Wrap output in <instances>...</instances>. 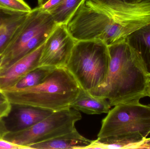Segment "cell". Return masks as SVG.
Returning <instances> with one entry per match:
<instances>
[{"mask_svg":"<svg viewBox=\"0 0 150 149\" xmlns=\"http://www.w3.org/2000/svg\"><path fill=\"white\" fill-rule=\"evenodd\" d=\"M150 21L143 0H83L66 26L76 41L100 40L109 46L125 41Z\"/></svg>","mask_w":150,"mask_h":149,"instance_id":"cell-1","label":"cell"},{"mask_svg":"<svg viewBox=\"0 0 150 149\" xmlns=\"http://www.w3.org/2000/svg\"><path fill=\"white\" fill-rule=\"evenodd\" d=\"M108 49L110 63L105 85L92 95L105 98L111 107L140 102L147 96L149 75L140 56L127 39Z\"/></svg>","mask_w":150,"mask_h":149,"instance_id":"cell-2","label":"cell"},{"mask_svg":"<svg viewBox=\"0 0 150 149\" xmlns=\"http://www.w3.org/2000/svg\"><path fill=\"white\" fill-rule=\"evenodd\" d=\"M80 88L65 67L55 68L41 83L19 90H3V94L11 105L30 106L53 112L70 108Z\"/></svg>","mask_w":150,"mask_h":149,"instance_id":"cell-3","label":"cell"},{"mask_svg":"<svg viewBox=\"0 0 150 149\" xmlns=\"http://www.w3.org/2000/svg\"><path fill=\"white\" fill-rule=\"evenodd\" d=\"M110 63L108 46L100 40L76 41L66 68L80 88L92 94L105 86Z\"/></svg>","mask_w":150,"mask_h":149,"instance_id":"cell-4","label":"cell"},{"mask_svg":"<svg viewBox=\"0 0 150 149\" xmlns=\"http://www.w3.org/2000/svg\"><path fill=\"white\" fill-rule=\"evenodd\" d=\"M101 122L98 139L139 134L147 138L150 134V105L140 102L114 106Z\"/></svg>","mask_w":150,"mask_h":149,"instance_id":"cell-5","label":"cell"},{"mask_svg":"<svg viewBox=\"0 0 150 149\" xmlns=\"http://www.w3.org/2000/svg\"><path fill=\"white\" fill-rule=\"evenodd\" d=\"M82 119L79 111L69 108L54 112L33 126L25 129L9 131L3 139L26 147L51 140L76 129L75 124Z\"/></svg>","mask_w":150,"mask_h":149,"instance_id":"cell-6","label":"cell"},{"mask_svg":"<svg viewBox=\"0 0 150 149\" xmlns=\"http://www.w3.org/2000/svg\"><path fill=\"white\" fill-rule=\"evenodd\" d=\"M57 25L49 12L40 7L32 9L0 59V71L17 61L25 46L35 36Z\"/></svg>","mask_w":150,"mask_h":149,"instance_id":"cell-7","label":"cell"},{"mask_svg":"<svg viewBox=\"0 0 150 149\" xmlns=\"http://www.w3.org/2000/svg\"><path fill=\"white\" fill-rule=\"evenodd\" d=\"M76 42L66 24H58L45 42L39 66L66 68Z\"/></svg>","mask_w":150,"mask_h":149,"instance_id":"cell-8","label":"cell"},{"mask_svg":"<svg viewBox=\"0 0 150 149\" xmlns=\"http://www.w3.org/2000/svg\"><path fill=\"white\" fill-rule=\"evenodd\" d=\"M45 43L6 69L0 71L1 89L11 87L26 74L39 67Z\"/></svg>","mask_w":150,"mask_h":149,"instance_id":"cell-9","label":"cell"},{"mask_svg":"<svg viewBox=\"0 0 150 149\" xmlns=\"http://www.w3.org/2000/svg\"><path fill=\"white\" fill-rule=\"evenodd\" d=\"M29 13H15L0 9V59Z\"/></svg>","mask_w":150,"mask_h":149,"instance_id":"cell-10","label":"cell"},{"mask_svg":"<svg viewBox=\"0 0 150 149\" xmlns=\"http://www.w3.org/2000/svg\"><path fill=\"white\" fill-rule=\"evenodd\" d=\"M91 141L81 135L76 129L51 140L28 146L29 149H86Z\"/></svg>","mask_w":150,"mask_h":149,"instance_id":"cell-11","label":"cell"},{"mask_svg":"<svg viewBox=\"0 0 150 149\" xmlns=\"http://www.w3.org/2000/svg\"><path fill=\"white\" fill-rule=\"evenodd\" d=\"M111 107L108 101L105 98L92 95L81 88L70 106L71 108L88 115L108 113Z\"/></svg>","mask_w":150,"mask_h":149,"instance_id":"cell-12","label":"cell"},{"mask_svg":"<svg viewBox=\"0 0 150 149\" xmlns=\"http://www.w3.org/2000/svg\"><path fill=\"white\" fill-rule=\"evenodd\" d=\"M145 139L139 134L97 139L86 149H137Z\"/></svg>","mask_w":150,"mask_h":149,"instance_id":"cell-13","label":"cell"},{"mask_svg":"<svg viewBox=\"0 0 150 149\" xmlns=\"http://www.w3.org/2000/svg\"><path fill=\"white\" fill-rule=\"evenodd\" d=\"M129 45L138 53L148 73H150V23L127 38Z\"/></svg>","mask_w":150,"mask_h":149,"instance_id":"cell-14","label":"cell"},{"mask_svg":"<svg viewBox=\"0 0 150 149\" xmlns=\"http://www.w3.org/2000/svg\"><path fill=\"white\" fill-rule=\"evenodd\" d=\"M15 113L16 130L25 129L33 126L49 116L53 111L30 106H18Z\"/></svg>","mask_w":150,"mask_h":149,"instance_id":"cell-15","label":"cell"},{"mask_svg":"<svg viewBox=\"0 0 150 149\" xmlns=\"http://www.w3.org/2000/svg\"><path fill=\"white\" fill-rule=\"evenodd\" d=\"M83 0H64L48 11L58 24H66Z\"/></svg>","mask_w":150,"mask_h":149,"instance_id":"cell-16","label":"cell"},{"mask_svg":"<svg viewBox=\"0 0 150 149\" xmlns=\"http://www.w3.org/2000/svg\"><path fill=\"white\" fill-rule=\"evenodd\" d=\"M53 69L46 66H39L25 75L14 86L4 90H19L35 86L41 83Z\"/></svg>","mask_w":150,"mask_h":149,"instance_id":"cell-17","label":"cell"},{"mask_svg":"<svg viewBox=\"0 0 150 149\" xmlns=\"http://www.w3.org/2000/svg\"><path fill=\"white\" fill-rule=\"evenodd\" d=\"M0 9L15 13H29L30 6L23 0H0Z\"/></svg>","mask_w":150,"mask_h":149,"instance_id":"cell-18","label":"cell"},{"mask_svg":"<svg viewBox=\"0 0 150 149\" xmlns=\"http://www.w3.org/2000/svg\"><path fill=\"white\" fill-rule=\"evenodd\" d=\"M12 105L3 94H0V119L8 117L11 110Z\"/></svg>","mask_w":150,"mask_h":149,"instance_id":"cell-19","label":"cell"},{"mask_svg":"<svg viewBox=\"0 0 150 149\" xmlns=\"http://www.w3.org/2000/svg\"><path fill=\"white\" fill-rule=\"evenodd\" d=\"M0 149H27L23 146L12 143L4 139H0Z\"/></svg>","mask_w":150,"mask_h":149,"instance_id":"cell-20","label":"cell"},{"mask_svg":"<svg viewBox=\"0 0 150 149\" xmlns=\"http://www.w3.org/2000/svg\"><path fill=\"white\" fill-rule=\"evenodd\" d=\"M64 0H50L47 2L45 5L41 6L40 8L45 10V11L48 12L49 10L54 8V7L58 6ZM39 7V6H38Z\"/></svg>","mask_w":150,"mask_h":149,"instance_id":"cell-21","label":"cell"},{"mask_svg":"<svg viewBox=\"0 0 150 149\" xmlns=\"http://www.w3.org/2000/svg\"><path fill=\"white\" fill-rule=\"evenodd\" d=\"M9 131L3 119H0V139H3L4 136Z\"/></svg>","mask_w":150,"mask_h":149,"instance_id":"cell-22","label":"cell"},{"mask_svg":"<svg viewBox=\"0 0 150 149\" xmlns=\"http://www.w3.org/2000/svg\"><path fill=\"white\" fill-rule=\"evenodd\" d=\"M137 149H150V138H145Z\"/></svg>","mask_w":150,"mask_h":149,"instance_id":"cell-23","label":"cell"},{"mask_svg":"<svg viewBox=\"0 0 150 149\" xmlns=\"http://www.w3.org/2000/svg\"><path fill=\"white\" fill-rule=\"evenodd\" d=\"M146 93H147V96L150 98V73H149V75H148Z\"/></svg>","mask_w":150,"mask_h":149,"instance_id":"cell-24","label":"cell"},{"mask_svg":"<svg viewBox=\"0 0 150 149\" xmlns=\"http://www.w3.org/2000/svg\"><path fill=\"white\" fill-rule=\"evenodd\" d=\"M39 7H41L45 5L46 3L49 1L50 0H38Z\"/></svg>","mask_w":150,"mask_h":149,"instance_id":"cell-25","label":"cell"},{"mask_svg":"<svg viewBox=\"0 0 150 149\" xmlns=\"http://www.w3.org/2000/svg\"><path fill=\"white\" fill-rule=\"evenodd\" d=\"M122 1L126 2H134L138 1L141 0H119Z\"/></svg>","mask_w":150,"mask_h":149,"instance_id":"cell-26","label":"cell"},{"mask_svg":"<svg viewBox=\"0 0 150 149\" xmlns=\"http://www.w3.org/2000/svg\"><path fill=\"white\" fill-rule=\"evenodd\" d=\"M3 91L2 89L0 88V94H3Z\"/></svg>","mask_w":150,"mask_h":149,"instance_id":"cell-27","label":"cell"}]
</instances>
